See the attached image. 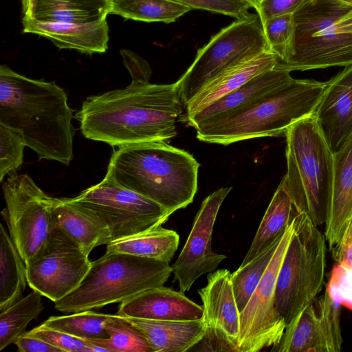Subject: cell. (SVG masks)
Masks as SVG:
<instances>
[{
  "instance_id": "cell-17",
  "label": "cell",
  "mask_w": 352,
  "mask_h": 352,
  "mask_svg": "<svg viewBox=\"0 0 352 352\" xmlns=\"http://www.w3.org/2000/svg\"><path fill=\"white\" fill-rule=\"evenodd\" d=\"M116 314L157 320H191L201 319L204 309L184 292L162 285L142 292L121 302Z\"/></svg>"
},
{
  "instance_id": "cell-18",
  "label": "cell",
  "mask_w": 352,
  "mask_h": 352,
  "mask_svg": "<svg viewBox=\"0 0 352 352\" xmlns=\"http://www.w3.org/2000/svg\"><path fill=\"white\" fill-rule=\"evenodd\" d=\"M23 32L43 36L60 49L81 53H104L108 49L109 26L106 19L92 23L51 22L24 17Z\"/></svg>"
},
{
  "instance_id": "cell-21",
  "label": "cell",
  "mask_w": 352,
  "mask_h": 352,
  "mask_svg": "<svg viewBox=\"0 0 352 352\" xmlns=\"http://www.w3.org/2000/svg\"><path fill=\"white\" fill-rule=\"evenodd\" d=\"M124 318L143 333L153 352L189 351L207 332L202 318L191 320H157Z\"/></svg>"
},
{
  "instance_id": "cell-47",
  "label": "cell",
  "mask_w": 352,
  "mask_h": 352,
  "mask_svg": "<svg viewBox=\"0 0 352 352\" xmlns=\"http://www.w3.org/2000/svg\"><path fill=\"white\" fill-rule=\"evenodd\" d=\"M338 1H340L342 2H344L345 3L352 6V0H338Z\"/></svg>"
},
{
  "instance_id": "cell-39",
  "label": "cell",
  "mask_w": 352,
  "mask_h": 352,
  "mask_svg": "<svg viewBox=\"0 0 352 352\" xmlns=\"http://www.w3.org/2000/svg\"><path fill=\"white\" fill-rule=\"evenodd\" d=\"M191 10L201 9L241 19L250 14V6L244 0H173Z\"/></svg>"
},
{
  "instance_id": "cell-42",
  "label": "cell",
  "mask_w": 352,
  "mask_h": 352,
  "mask_svg": "<svg viewBox=\"0 0 352 352\" xmlns=\"http://www.w3.org/2000/svg\"><path fill=\"white\" fill-rule=\"evenodd\" d=\"M14 344L17 346L19 352H63L58 347L27 331L21 335Z\"/></svg>"
},
{
  "instance_id": "cell-34",
  "label": "cell",
  "mask_w": 352,
  "mask_h": 352,
  "mask_svg": "<svg viewBox=\"0 0 352 352\" xmlns=\"http://www.w3.org/2000/svg\"><path fill=\"white\" fill-rule=\"evenodd\" d=\"M262 23L270 52L276 55L277 62L284 60L294 36L293 14L273 16Z\"/></svg>"
},
{
  "instance_id": "cell-43",
  "label": "cell",
  "mask_w": 352,
  "mask_h": 352,
  "mask_svg": "<svg viewBox=\"0 0 352 352\" xmlns=\"http://www.w3.org/2000/svg\"><path fill=\"white\" fill-rule=\"evenodd\" d=\"M331 254L336 263L352 265V216Z\"/></svg>"
},
{
  "instance_id": "cell-44",
  "label": "cell",
  "mask_w": 352,
  "mask_h": 352,
  "mask_svg": "<svg viewBox=\"0 0 352 352\" xmlns=\"http://www.w3.org/2000/svg\"><path fill=\"white\" fill-rule=\"evenodd\" d=\"M336 27L338 32L352 34V9L337 22Z\"/></svg>"
},
{
  "instance_id": "cell-23",
  "label": "cell",
  "mask_w": 352,
  "mask_h": 352,
  "mask_svg": "<svg viewBox=\"0 0 352 352\" xmlns=\"http://www.w3.org/2000/svg\"><path fill=\"white\" fill-rule=\"evenodd\" d=\"M292 79L288 71L272 69L262 72L204 109L185 117V120L195 129L201 123L243 107Z\"/></svg>"
},
{
  "instance_id": "cell-41",
  "label": "cell",
  "mask_w": 352,
  "mask_h": 352,
  "mask_svg": "<svg viewBox=\"0 0 352 352\" xmlns=\"http://www.w3.org/2000/svg\"><path fill=\"white\" fill-rule=\"evenodd\" d=\"M120 53L124 64L130 73L131 80L149 82L151 69L148 63L130 50H123Z\"/></svg>"
},
{
  "instance_id": "cell-15",
  "label": "cell",
  "mask_w": 352,
  "mask_h": 352,
  "mask_svg": "<svg viewBox=\"0 0 352 352\" xmlns=\"http://www.w3.org/2000/svg\"><path fill=\"white\" fill-rule=\"evenodd\" d=\"M203 302L207 332L198 342L214 351L238 352L240 311L235 299L232 274L227 269L210 272L206 285L198 290Z\"/></svg>"
},
{
  "instance_id": "cell-8",
  "label": "cell",
  "mask_w": 352,
  "mask_h": 352,
  "mask_svg": "<svg viewBox=\"0 0 352 352\" xmlns=\"http://www.w3.org/2000/svg\"><path fill=\"white\" fill-rule=\"evenodd\" d=\"M294 230L280 265L275 307L286 327L312 302L324 283V236L304 213L294 216Z\"/></svg>"
},
{
  "instance_id": "cell-38",
  "label": "cell",
  "mask_w": 352,
  "mask_h": 352,
  "mask_svg": "<svg viewBox=\"0 0 352 352\" xmlns=\"http://www.w3.org/2000/svg\"><path fill=\"white\" fill-rule=\"evenodd\" d=\"M326 289L336 301L352 309V265L336 263Z\"/></svg>"
},
{
  "instance_id": "cell-20",
  "label": "cell",
  "mask_w": 352,
  "mask_h": 352,
  "mask_svg": "<svg viewBox=\"0 0 352 352\" xmlns=\"http://www.w3.org/2000/svg\"><path fill=\"white\" fill-rule=\"evenodd\" d=\"M277 56L267 51L224 70L209 80L185 105L191 116L240 87L258 74L274 69Z\"/></svg>"
},
{
  "instance_id": "cell-9",
  "label": "cell",
  "mask_w": 352,
  "mask_h": 352,
  "mask_svg": "<svg viewBox=\"0 0 352 352\" xmlns=\"http://www.w3.org/2000/svg\"><path fill=\"white\" fill-rule=\"evenodd\" d=\"M270 51L258 14L236 19L213 35L176 82L186 104L212 78L235 65Z\"/></svg>"
},
{
  "instance_id": "cell-13",
  "label": "cell",
  "mask_w": 352,
  "mask_h": 352,
  "mask_svg": "<svg viewBox=\"0 0 352 352\" xmlns=\"http://www.w3.org/2000/svg\"><path fill=\"white\" fill-rule=\"evenodd\" d=\"M283 234L253 295L240 313L238 352H258L277 345L286 325L275 307L278 272L294 230V219Z\"/></svg>"
},
{
  "instance_id": "cell-29",
  "label": "cell",
  "mask_w": 352,
  "mask_h": 352,
  "mask_svg": "<svg viewBox=\"0 0 352 352\" xmlns=\"http://www.w3.org/2000/svg\"><path fill=\"white\" fill-rule=\"evenodd\" d=\"M110 14L144 22H174L191 9L173 0H109Z\"/></svg>"
},
{
  "instance_id": "cell-27",
  "label": "cell",
  "mask_w": 352,
  "mask_h": 352,
  "mask_svg": "<svg viewBox=\"0 0 352 352\" xmlns=\"http://www.w3.org/2000/svg\"><path fill=\"white\" fill-rule=\"evenodd\" d=\"M110 14L109 0H36L32 17L43 21L86 23Z\"/></svg>"
},
{
  "instance_id": "cell-10",
  "label": "cell",
  "mask_w": 352,
  "mask_h": 352,
  "mask_svg": "<svg viewBox=\"0 0 352 352\" xmlns=\"http://www.w3.org/2000/svg\"><path fill=\"white\" fill-rule=\"evenodd\" d=\"M67 199L100 218L110 230L111 241L162 226L172 214L107 173L100 182Z\"/></svg>"
},
{
  "instance_id": "cell-37",
  "label": "cell",
  "mask_w": 352,
  "mask_h": 352,
  "mask_svg": "<svg viewBox=\"0 0 352 352\" xmlns=\"http://www.w3.org/2000/svg\"><path fill=\"white\" fill-rule=\"evenodd\" d=\"M27 332L58 347L63 352L107 351L105 348L91 340L79 338L69 333L46 327L43 324Z\"/></svg>"
},
{
  "instance_id": "cell-16",
  "label": "cell",
  "mask_w": 352,
  "mask_h": 352,
  "mask_svg": "<svg viewBox=\"0 0 352 352\" xmlns=\"http://www.w3.org/2000/svg\"><path fill=\"white\" fill-rule=\"evenodd\" d=\"M313 115L328 146L336 153L352 133V65L325 82Z\"/></svg>"
},
{
  "instance_id": "cell-7",
  "label": "cell",
  "mask_w": 352,
  "mask_h": 352,
  "mask_svg": "<svg viewBox=\"0 0 352 352\" xmlns=\"http://www.w3.org/2000/svg\"><path fill=\"white\" fill-rule=\"evenodd\" d=\"M352 9L338 0H309L293 13L292 45L274 69L305 71L352 65V34L338 32L337 22Z\"/></svg>"
},
{
  "instance_id": "cell-25",
  "label": "cell",
  "mask_w": 352,
  "mask_h": 352,
  "mask_svg": "<svg viewBox=\"0 0 352 352\" xmlns=\"http://www.w3.org/2000/svg\"><path fill=\"white\" fill-rule=\"evenodd\" d=\"M179 236L162 226L113 241L107 245V253H123L169 263L178 248Z\"/></svg>"
},
{
  "instance_id": "cell-26",
  "label": "cell",
  "mask_w": 352,
  "mask_h": 352,
  "mask_svg": "<svg viewBox=\"0 0 352 352\" xmlns=\"http://www.w3.org/2000/svg\"><path fill=\"white\" fill-rule=\"evenodd\" d=\"M276 352H328L323 328L314 300L289 324Z\"/></svg>"
},
{
  "instance_id": "cell-22",
  "label": "cell",
  "mask_w": 352,
  "mask_h": 352,
  "mask_svg": "<svg viewBox=\"0 0 352 352\" xmlns=\"http://www.w3.org/2000/svg\"><path fill=\"white\" fill-rule=\"evenodd\" d=\"M54 224L74 239L87 254L97 246L111 241L108 226L98 216L68 201L52 198Z\"/></svg>"
},
{
  "instance_id": "cell-5",
  "label": "cell",
  "mask_w": 352,
  "mask_h": 352,
  "mask_svg": "<svg viewBox=\"0 0 352 352\" xmlns=\"http://www.w3.org/2000/svg\"><path fill=\"white\" fill-rule=\"evenodd\" d=\"M172 274L169 263L123 253H107L91 262L79 285L54 302L56 309L75 313L122 302L164 285Z\"/></svg>"
},
{
  "instance_id": "cell-19",
  "label": "cell",
  "mask_w": 352,
  "mask_h": 352,
  "mask_svg": "<svg viewBox=\"0 0 352 352\" xmlns=\"http://www.w3.org/2000/svg\"><path fill=\"white\" fill-rule=\"evenodd\" d=\"M352 216V133L333 153L332 191L325 219L324 237L332 252Z\"/></svg>"
},
{
  "instance_id": "cell-14",
  "label": "cell",
  "mask_w": 352,
  "mask_h": 352,
  "mask_svg": "<svg viewBox=\"0 0 352 352\" xmlns=\"http://www.w3.org/2000/svg\"><path fill=\"white\" fill-rule=\"evenodd\" d=\"M232 187L221 188L202 201L188 239L172 266L180 291L186 292L201 276L214 272L226 256L213 252L212 236L219 208Z\"/></svg>"
},
{
  "instance_id": "cell-31",
  "label": "cell",
  "mask_w": 352,
  "mask_h": 352,
  "mask_svg": "<svg viewBox=\"0 0 352 352\" xmlns=\"http://www.w3.org/2000/svg\"><path fill=\"white\" fill-rule=\"evenodd\" d=\"M117 316V314H104L87 310L66 316H51L42 324L79 338L93 340L109 338L107 324Z\"/></svg>"
},
{
  "instance_id": "cell-32",
  "label": "cell",
  "mask_w": 352,
  "mask_h": 352,
  "mask_svg": "<svg viewBox=\"0 0 352 352\" xmlns=\"http://www.w3.org/2000/svg\"><path fill=\"white\" fill-rule=\"evenodd\" d=\"M282 235L263 253L245 265L239 266L232 274V288L240 313L247 305L258 285Z\"/></svg>"
},
{
  "instance_id": "cell-12",
  "label": "cell",
  "mask_w": 352,
  "mask_h": 352,
  "mask_svg": "<svg viewBox=\"0 0 352 352\" xmlns=\"http://www.w3.org/2000/svg\"><path fill=\"white\" fill-rule=\"evenodd\" d=\"M89 255L56 225L26 264L28 284L54 302L75 289L89 270Z\"/></svg>"
},
{
  "instance_id": "cell-24",
  "label": "cell",
  "mask_w": 352,
  "mask_h": 352,
  "mask_svg": "<svg viewBox=\"0 0 352 352\" xmlns=\"http://www.w3.org/2000/svg\"><path fill=\"white\" fill-rule=\"evenodd\" d=\"M296 214L283 177L240 266L248 263L270 247L284 233Z\"/></svg>"
},
{
  "instance_id": "cell-6",
  "label": "cell",
  "mask_w": 352,
  "mask_h": 352,
  "mask_svg": "<svg viewBox=\"0 0 352 352\" xmlns=\"http://www.w3.org/2000/svg\"><path fill=\"white\" fill-rule=\"evenodd\" d=\"M288 193L296 213L316 226L325 223L333 184V153L311 115L285 133Z\"/></svg>"
},
{
  "instance_id": "cell-36",
  "label": "cell",
  "mask_w": 352,
  "mask_h": 352,
  "mask_svg": "<svg viewBox=\"0 0 352 352\" xmlns=\"http://www.w3.org/2000/svg\"><path fill=\"white\" fill-rule=\"evenodd\" d=\"M340 305L327 289L317 302L316 309L323 328L328 352H340L342 350Z\"/></svg>"
},
{
  "instance_id": "cell-30",
  "label": "cell",
  "mask_w": 352,
  "mask_h": 352,
  "mask_svg": "<svg viewBox=\"0 0 352 352\" xmlns=\"http://www.w3.org/2000/svg\"><path fill=\"white\" fill-rule=\"evenodd\" d=\"M43 295L33 290L25 297L0 312V351L25 332L28 324L43 310Z\"/></svg>"
},
{
  "instance_id": "cell-46",
  "label": "cell",
  "mask_w": 352,
  "mask_h": 352,
  "mask_svg": "<svg viewBox=\"0 0 352 352\" xmlns=\"http://www.w3.org/2000/svg\"><path fill=\"white\" fill-rule=\"evenodd\" d=\"M245 1L251 8H253L256 10V12L258 11L262 0H244Z\"/></svg>"
},
{
  "instance_id": "cell-1",
  "label": "cell",
  "mask_w": 352,
  "mask_h": 352,
  "mask_svg": "<svg viewBox=\"0 0 352 352\" xmlns=\"http://www.w3.org/2000/svg\"><path fill=\"white\" fill-rule=\"evenodd\" d=\"M182 113L176 82L131 80L124 88L87 98L75 117L86 138L120 147L169 142L177 135L175 123Z\"/></svg>"
},
{
  "instance_id": "cell-4",
  "label": "cell",
  "mask_w": 352,
  "mask_h": 352,
  "mask_svg": "<svg viewBox=\"0 0 352 352\" xmlns=\"http://www.w3.org/2000/svg\"><path fill=\"white\" fill-rule=\"evenodd\" d=\"M325 82L294 79L247 104L195 128L201 142L228 145L262 137L285 135L296 122L313 115Z\"/></svg>"
},
{
  "instance_id": "cell-40",
  "label": "cell",
  "mask_w": 352,
  "mask_h": 352,
  "mask_svg": "<svg viewBox=\"0 0 352 352\" xmlns=\"http://www.w3.org/2000/svg\"><path fill=\"white\" fill-rule=\"evenodd\" d=\"M309 0H262L257 14L261 22L287 14H293Z\"/></svg>"
},
{
  "instance_id": "cell-35",
  "label": "cell",
  "mask_w": 352,
  "mask_h": 352,
  "mask_svg": "<svg viewBox=\"0 0 352 352\" xmlns=\"http://www.w3.org/2000/svg\"><path fill=\"white\" fill-rule=\"evenodd\" d=\"M26 144L15 131L0 124V181L6 175L16 174L23 162Z\"/></svg>"
},
{
  "instance_id": "cell-28",
  "label": "cell",
  "mask_w": 352,
  "mask_h": 352,
  "mask_svg": "<svg viewBox=\"0 0 352 352\" xmlns=\"http://www.w3.org/2000/svg\"><path fill=\"white\" fill-rule=\"evenodd\" d=\"M28 283L26 264L0 225V312L22 298Z\"/></svg>"
},
{
  "instance_id": "cell-45",
  "label": "cell",
  "mask_w": 352,
  "mask_h": 352,
  "mask_svg": "<svg viewBox=\"0 0 352 352\" xmlns=\"http://www.w3.org/2000/svg\"><path fill=\"white\" fill-rule=\"evenodd\" d=\"M36 1V0H21L24 17H32Z\"/></svg>"
},
{
  "instance_id": "cell-2",
  "label": "cell",
  "mask_w": 352,
  "mask_h": 352,
  "mask_svg": "<svg viewBox=\"0 0 352 352\" xmlns=\"http://www.w3.org/2000/svg\"><path fill=\"white\" fill-rule=\"evenodd\" d=\"M65 90L0 67V124L19 133L39 160L69 166L75 128Z\"/></svg>"
},
{
  "instance_id": "cell-11",
  "label": "cell",
  "mask_w": 352,
  "mask_h": 352,
  "mask_svg": "<svg viewBox=\"0 0 352 352\" xmlns=\"http://www.w3.org/2000/svg\"><path fill=\"white\" fill-rule=\"evenodd\" d=\"M6 208L1 215L23 260L28 262L45 244L54 227L53 197L28 175H10L2 184Z\"/></svg>"
},
{
  "instance_id": "cell-33",
  "label": "cell",
  "mask_w": 352,
  "mask_h": 352,
  "mask_svg": "<svg viewBox=\"0 0 352 352\" xmlns=\"http://www.w3.org/2000/svg\"><path fill=\"white\" fill-rule=\"evenodd\" d=\"M118 315V314H117ZM109 338L91 341L109 352H153L143 333L122 316H118L106 327Z\"/></svg>"
},
{
  "instance_id": "cell-3",
  "label": "cell",
  "mask_w": 352,
  "mask_h": 352,
  "mask_svg": "<svg viewBox=\"0 0 352 352\" xmlns=\"http://www.w3.org/2000/svg\"><path fill=\"white\" fill-rule=\"evenodd\" d=\"M199 166L188 152L155 141L118 147L107 174L173 214L192 202Z\"/></svg>"
}]
</instances>
